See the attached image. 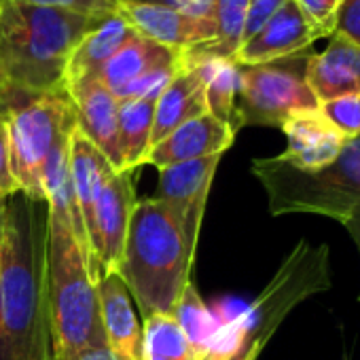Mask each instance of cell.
Segmentation results:
<instances>
[{
    "instance_id": "obj_14",
    "label": "cell",
    "mask_w": 360,
    "mask_h": 360,
    "mask_svg": "<svg viewBox=\"0 0 360 360\" xmlns=\"http://www.w3.org/2000/svg\"><path fill=\"white\" fill-rule=\"evenodd\" d=\"M236 129L219 121L210 112H204L178 129H174L165 140L155 144L144 163L155 165L157 169L183 163L191 159H202L210 155H223L236 140Z\"/></svg>"
},
{
    "instance_id": "obj_38",
    "label": "cell",
    "mask_w": 360,
    "mask_h": 360,
    "mask_svg": "<svg viewBox=\"0 0 360 360\" xmlns=\"http://www.w3.org/2000/svg\"><path fill=\"white\" fill-rule=\"evenodd\" d=\"M5 202L7 198H0V246H3V231H5Z\"/></svg>"
},
{
    "instance_id": "obj_20",
    "label": "cell",
    "mask_w": 360,
    "mask_h": 360,
    "mask_svg": "<svg viewBox=\"0 0 360 360\" xmlns=\"http://www.w3.org/2000/svg\"><path fill=\"white\" fill-rule=\"evenodd\" d=\"M185 62L195 68L202 79L208 112L238 131L240 123L236 106L240 94V64H236V60L200 51H187Z\"/></svg>"
},
{
    "instance_id": "obj_9",
    "label": "cell",
    "mask_w": 360,
    "mask_h": 360,
    "mask_svg": "<svg viewBox=\"0 0 360 360\" xmlns=\"http://www.w3.org/2000/svg\"><path fill=\"white\" fill-rule=\"evenodd\" d=\"M134 172H115L104 185L91 219L85 223L91 278L98 284L100 278L117 274L125 248L129 219L136 208Z\"/></svg>"
},
{
    "instance_id": "obj_36",
    "label": "cell",
    "mask_w": 360,
    "mask_h": 360,
    "mask_svg": "<svg viewBox=\"0 0 360 360\" xmlns=\"http://www.w3.org/2000/svg\"><path fill=\"white\" fill-rule=\"evenodd\" d=\"M77 360H115V358L108 352V347H98V349H89V352L81 354Z\"/></svg>"
},
{
    "instance_id": "obj_30",
    "label": "cell",
    "mask_w": 360,
    "mask_h": 360,
    "mask_svg": "<svg viewBox=\"0 0 360 360\" xmlns=\"http://www.w3.org/2000/svg\"><path fill=\"white\" fill-rule=\"evenodd\" d=\"M18 3L47 7V9H60V11L94 18V20H106V18L115 15L119 9L117 0H18Z\"/></svg>"
},
{
    "instance_id": "obj_31",
    "label": "cell",
    "mask_w": 360,
    "mask_h": 360,
    "mask_svg": "<svg viewBox=\"0 0 360 360\" xmlns=\"http://www.w3.org/2000/svg\"><path fill=\"white\" fill-rule=\"evenodd\" d=\"M20 193V185L11 172V146H9V117L7 102H0V198Z\"/></svg>"
},
{
    "instance_id": "obj_10",
    "label": "cell",
    "mask_w": 360,
    "mask_h": 360,
    "mask_svg": "<svg viewBox=\"0 0 360 360\" xmlns=\"http://www.w3.org/2000/svg\"><path fill=\"white\" fill-rule=\"evenodd\" d=\"M221 157L223 155H210L159 169V185L153 200L165 204L180 219L193 244H198L200 238L206 202Z\"/></svg>"
},
{
    "instance_id": "obj_27",
    "label": "cell",
    "mask_w": 360,
    "mask_h": 360,
    "mask_svg": "<svg viewBox=\"0 0 360 360\" xmlns=\"http://www.w3.org/2000/svg\"><path fill=\"white\" fill-rule=\"evenodd\" d=\"M320 112L337 131H341L345 140L360 134V94H349L322 102Z\"/></svg>"
},
{
    "instance_id": "obj_32",
    "label": "cell",
    "mask_w": 360,
    "mask_h": 360,
    "mask_svg": "<svg viewBox=\"0 0 360 360\" xmlns=\"http://www.w3.org/2000/svg\"><path fill=\"white\" fill-rule=\"evenodd\" d=\"M284 3L286 0H248V15H246L242 43H246L250 37H255L284 7Z\"/></svg>"
},
{
    "instance_id": "obj_18",
    "label": "cell",
    "mask_w": 360,
    "mask_h": 360,
    "mask_svg": "<svg viewBox=\"0 0 360 360\" xmlns=\"http://www.w3.org/2000/svg\"><path fill=\"white\" fill-rule=\"evenodd\" d=\"M208 112L206 91L200 75L187 62L178 70V75L169 81V85L161 91L155 102L153 131H150V148L165 140L174 129L183 123Z\"/></svg>"
},
{
    "instance_id": "obj_33",
    "label": "cell",
    "mask_w": 360,
    "mask_h": 360,
    "mask_svg": "<svg viewBox=\"0 0 360 360\" xmlns=\"http://www.w3.org/2000/svg\"><path fill=\"white\" fill-rule=\"evenodd\" d=\"M335 32L360 43V0H341Z\"/></svg>"
},
{
    "instance_id": "obj_35",
    "label": "cell",
    "mask_w": 360,
    "mask_h": 360,
    "mask_svg": "<svg viewBox=\"0 0 360 360\" xmlns=\"http://www.w3.org/2000/svg\"><path fill=\"white\" fill-rule=\"evenodd\" d=\"M343 227L349 231V236H352V240L356 242L358 252H360V204L349 212V217H347V221L343 223ZM358 301H360V292H358Z\"/></svg>"
},
{
    "instance_id": "obj_1",
    "label": "cell",
    "mask_w": 360,
    "mask_h": 360,
    "mask_svg": "<svg viewBox=\"0 0 360 360\" xmlns=\"http://www.w3.org/2000/svg\"><path fill=\"white\" fill-rule=\"evenodd\" d=\"M45 238L47 204L22 191L9 195L0 246V360H51Z\"/></svg>"
},
{
    "instance_id": "obj_4",
    "label": "cell",
    "mask_w": 360,
    "mask_h": 360,
    "mask_svg": "<svg viewBox=\"0 0 360 360\" xmlns=\"http://www.w3.org/2000/svg\"><path fill=\"white\" fill-rule=\"evenodd\" d=\"M45 282L51 360H77L106 345L98 284L77 244L70 217L47 206Z\"/></svg>"
},
{
    "instance_id": "obj_16",
    "label": "cell",
    "mask_w": 360,
    "mask_h": 360,
    "mask_svg": "<svg viewBox=\"0 0 360 360\" xmlns=\"http://www.w3.org/2000/svg\"><path fill=\"white\" fill-rule=\"evenodd\" d=\"M280 129L288 140L280 157L299 169H320L333 163L345 144L341 131L326 121L320 108L290 115Z\"/></svg>"
},
{
    "instance_id": "obj_3",
    "label": "cell",
    "mask_w": 360,
    "mask_h": 360,
    "mask_svg": "<svg viewBox=\"0 0 360 360\" xmlns=\"http://www.w3.org/2000/svg\"><path fill=\"white\" fill-rule=\"evenodd\" d=\"M100 22L104 20L5 0L0 5V68L9 85L26 94L66 91L68 60Z\"/></svg>"
},
{
    "instance_id": "obj_29",
    "label": "cell",
    "mask_w": 360,
    "mask_h": 360,
    "mask_svg": "<svg viewBox=\"0 0 360 360\" xmlns=\"http://www.w3.org/2000/svg\"><path fill=\"white\" fill-rule=\"evenodd\" d=\"M316 39L330 37L337 28L341 0H295Z\"/></svg>"
},
{
    "instance_id": "obj_12",
    "label": "cell",
    "mask_w": 360,
    "mask_h": 360,
    "mask_svg": "<svg viewBox=\"0 0 360 360\" xmlns=\"http://www.w3.org/2000/svg\"><path fill=\"white\" fill-rule=\"evenodd\" d=\"M66 94L75 106L77 129L98 146L117 172H123V159L117 138L119 102L112 91L94 75L66 83Z\"/></svg>"
},
{
    "instance_id": "obj_7",
    "label": "cell",
    "mask_w": 360,
    "mask_h": 360,
    "mask_svg": "<svg viewBox=\"0 0 360 360\" xmlns=\"http://www.w3.org/2000/svg\"><path fill=\"white\" fill-rule=\"evenodd\" d=\"M330 284L328 246H309L305 240H301L265 290L240 311L246 328V349L255 345L265 347L292 307L316 292L328 290Z\"/></svg>"
},
{
    "instance_id": "obj_17",
    "label": "cell",
    "mask_w": 360,
    "mask_h": 360,
    "mask_svg": "<svg viewBox=\"0 0 360 360\" xmlns=\"http://www.w3.org/2000/svg\"><path fill=\"white\" fill-rule=\"evenodd\" d=\"M307 83L320 104L360 94V43L333 32L326 49L309 56Z\"/></svg>"
},
{
    "instance_id": "obj_34",
    "label": "cell",
    "mask_w": 360,
    "mask_h": 360,
    "mask_svg": "<svg viewBox=\"0 0 360 360\" xmlns=\"http://www.w3.org/2000/svg\"><path fill=\"white\" fill-rule=\"evenodd\" d=\"M117 3H123V0H117ZM125 3L159 5V7L183 11L193 18H212V0H125Z\"/></svg>"
},
{
    "instance_id": "obj_15",
    "label": "cell",
    "mask_w": 360,
    "mask_h": 360,
    "mask_svg": "<svg viewBox=\"0 0 360 360\" xmlns=\"http://www.w3.org/2000/svg\"><path fill=\"white\" fill-rule=\"evenodd\" d=\"M100 314L108 352L115 360H142V320L138 307L117 274L98 280Z\"/></svg>"
},
{
    "instance_id": "obj_37",
    "label": "cell",
    "mask_w": 360,
    "mask_h": 360,
    "mask_svg": "<svg viewBox=\"0 0 360 360\" xmlns=\"http://www.w3.org/2000/svg\"><path fill=\"white\" fill-rule=\"evenodd\" d=\"M9 89H11V85H9V81H7V77H5L3 68H0V102H3V100L7 98Z\"/></svg>"
},
{
    "instance_id": "obj_13",
    "label": "cell",
    "mask_w": 360,
    "mask_h": 360,
    "mask_svg": "<svg viewBox=\"0 0 360 360\" xmlns=\"http://www.w3.org/2000/svg\"><path fill=\"white\" fill-rule=\"evenodd\" d=\"M316 41L309 24L299 11L295 0H286L284 7L236 53V64L240 66H257L276 62L282 58L297 56L307 51Z\"/></svg>"
},
{
    "instance_id": "obj_22",
    "label": "cell",
    "mask_w": 360,
    "mask_h": 360,
    "mask_svg": "<svg viewBox=\"0 0 360 360\" xmlns=\"http://www.w3.org/2000/svg\"><path fill=\"white\" fill-rule=\"evenodd\" d=\"M136 32L131 26L119 15H110L104 22H100L91 32L83 37V41L75 47L68 68H66V83L81 79V77H98L102 66L125 45L127 39H131Z\"/></svg>"
},
{
    "instance_id": "obj_11",
    "label": "cell",
    "mask_w": 360,
    "mask_h": 360,
    "mask_svg": "<svg viewBox=\"0 0 360 360\" xmlns=\"http://www.w3.org/2000/svg\"><path fill=\"white\" fill-rule=\"evenodd\" d=\"M117 13L131 26L136 34L172 49L202 51L208 49L217 39L212 18H193L176 9L125 3V0L119 3Z\"/></svg>"
},
{
    "instance_id": "obj_26",
    "label": "cell",
    "mask_w": 360,
    "mask_h": 360,
    "mask_svg": "<svg viewBox=\"0 0 360 360\" xmlns=\"http://www.w3.org/2000/svg\"><path fill=\"white\" fill-rule=\"evenodd\" d=\"M246 15L248 0H212V22L217 28V39L208 49H202L200 53L233 60L244 41Z\"/></svg>"
},
{
    "instance_id": "obj_40",
    "label": "cell",
    "mask_w": 360,
    "mask_h": 360,
    "mask_svg": "<svg viewBox=\"0 0 360 360\" xmlns=\"http://www.w3.org/2000/svg\"><path fill=\"white\" fill-rule=\"evenodd\" d=\"M3 3H5V0H0V5H3Z\"/></svg>"
},
{
    "instance_id": "obj_25",
    "label": "cell",
    "mask_w": 360,
    "mask_h": 360,
    "mask_svg": "<svg viewBox=\"0 0 360 360\" xmlns=\"http://www.w3.org/2000/svg\"><path fill=\"white\" fill-rule=\"evenodd\" d=\"M174 318L178 320L180 328L187 335L193 352L198 354V358L202 360L208 343L212 341L219 324H221V316L214 314L206 303L204 299L200 297V292L195 290L193 282L185 288L183 297L176 303L174 307Z\"/></svg>"
},
{
    "instance_id": "obj_28",
    "label": "cell",
    "mask_w": 360,
    "mask_h": 360,
    "mask_svg": "<svg viewBox=\"0 0 360 360\" xmlns=\"http://www.w3.org/2000/svg\"><path fill=\"white\" fill-rule=\"evenodd\" d=\"M185 66L183 64H172V66H163V68H155L146 75H142L140 79L131 81L127 87H123L115 98L117 100H136V98H148V100H157L161 96V91L169 85V81L178 75V70Z\"/></svg>"
},
{
    "instance_id": "obj_19",
    "label": "cell",
    "mask_w": 360,
    "mask_h": 360,
    "mask_svg": "<svg viewBox=\"0 0 360 360\" xmlns=\"http://www.w3.org/2000/svg\"><path fill=\"white\" fill-rule=\"evenodd\" d=\"M185 56H187V51H183V49H172V47L159 45L155 41H148L140 34H134L102 66V70L98 72V79L112 91V96H117L131 81L140 79L142 75H146L155 68L183 64Z\"/></svg>"
},
{
    "instance_id": "obj_23",
    "label": "cell",
    "mask_w": 360,
    "mask_h": 360,
    "mask_svg": "<svg viewBox=\"0 0 360 360\" xmlns=\"http://www.w3.org/2000/svg\"><path fill=\"white\" fill-rule=\"evenodd\" d=\"M117 102V138L123 159V172H136L140 165H144L150 150V131L157 100L136 98Z\"/></svg>"
},
{
    "instance_id": "obj_39",
    "label": "cell",
    "mask_w": 360,
    "mask_h": 360,
    "mask_svg": "<svg viewBox=\"0 0 360 360\" xmlns=\"http://www.w3.org/2000/svg\"><path fill=\"white\" fill-rule=\"evenodd\" d=\"M142 360H176V358H157V356H146V354H142ZM193 360H198V358H193Z\"/></svg>"
},
{
    "instance_id": "obj_6",
    "label": "cell",
    "mask_w": 360,
    "mask_h": 360,
    "mask_svg": "<svg viewBox=\"0 0 360 360\" xmlns=\"http://www.w3.org/2000/svg\"><path fill=\"white\" fill-rule=\"evenodd\" d=\"M5 102L9 117L11 172L26 198L45 202L41 180L43 165L53 148L68 140L77 129L70 96L66 91L26 94L11 87Z\"/></svg>"
},
{
    "instance_id": "obj_21",
    "label": "cell",
    "mask_w": 360,
    "mask_h": 360,
    "mask_svg": "<svg viewBox=\"0 0 360 360\" xmlns=\"http://www.w3.org/2000/svg\"><path fill=\"white\" fill-rule=\"evenodd\" d=\"M68 163H70V185H72L75 202L85 227V223L91 219L94 206L104 185L117 169L110 165L104 153L98 146H94L79 129H75L70 136Z\"/></svg>"
},
{
    "instance_id": "obj_5",
    "label": "cell",
    "mask_w": 360,
    "mask_h": 360,
    "mask_svg": "<svg viewBox=\"0 0 360 360\" xmlns=\"http://www.w3.org/2000/svg\"><path fill=\"white\" fill-rule=\"evenodd\" d=\"M250 167L274 217L320 214L343 225L360 204V134L345 140L337 159L320 169H299L280 155L255 159Z\"/></svg>"
},
{
    "instance_id": "obj_2",
    "label": "cell",
    "mask_w": 360,
    "mask_h": 360,
    "mask_svg": "<svg viewBox=\"0 0 360 360\" xmlns=\"http://www.w3.org/2000/svg\"><path fill=\"white\" fill-rule=\"evenodd\" d=\"M195 246L180 219L161 202H136L117 276L127 286L142 320L172 314L191 284Z\"/></svg>"
},
{
    "instance_id": "obj_8",
    "label": "cell",
    "mask_w": 360,
    "mask_h": 360,
    "mask_svg": "<svg viewBox=\"0 0 360 360\" xmlns=\"http://www.w3.org/2000/svg\"><path fill=\"white\" fill-rule=\"evenodd\" d=\"M311 51H301L257 66H240L238 123L282 127L299 110L320 108L307 83V62Z\"/></svg>"
},
{
    "instance_id": "obj_24",
    "label": "cell",
    "mask_w": 360,
    "mask_h": 360,
    "mask_svg": "<svg viewBox=\"0 0 360 360\" xmlns=\"http://www.w3.org/2000/svg\"><path fill=\"white\" fill-rule=\"evenodd\" d=\"M142 354L176 360L198 358L174 314H153L142 320Z\"/></svg>"
}]
</instances>
